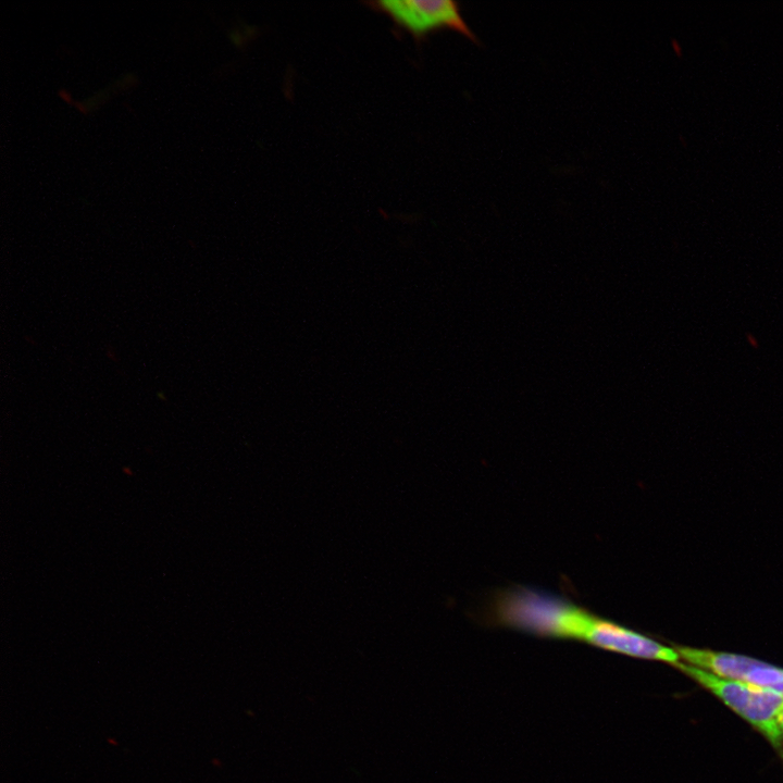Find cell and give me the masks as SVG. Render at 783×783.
Listing matches in <instances>:
<instances>
[{
	"mask_svg": "<svg viewBox=\"0 0 783 783\" xmlns=\"http://www.w3.org/2000/svg\"><path fill=\"white\" fill-rule=\"evenodd\" d=\"M484 618L489 624L535 636L584 642L597 614L564 597L514 586L494 594Z\"/></svg>",
	"mask_w": 783,
	"mask_h": 783,
	"instance_id": "6da1fadb",
	"label": "cell"
},
{
	"mask_svg": "<svg viewBox=\"0 0 783 783\" xmlns=\"http://www.w3.org/2000/svg\"><path fill=\"white\" fill-rule=\"evenodd\" d=\"M675 667L710 691L726 706L748 721L776 748L783 744V732L778 722L783 708V696L747 683L724 680L680 661Z\"/></svg>",
	"mask_w": 783,
	"mask_h": 783,
	"instance_id": "7a4b0ae2",
	"label": "cell"
},
{
	"mask_svg": "<svg viewBox=\"0 0 783 783\" xmlns=\"http://www.w3.org/2000/svg\"><path fill=\"white\" fill-rule=\"evenodd\" d=\"M366 7L388 16L417 42L430 33L448 28L460 33L474 44L480 39L461 14L460 4L452 0H372Z\"/></svg>",
	"mask_w": 783,
	"mask_h": 783,
	"instance_id": "3957f363",
	"label": "cell"
},
{
	"mask_svg": "<svg viewBox=\"0 0 783 783\" xmlns=\"http://www.w3.org/2000/svg\"><path fill=\"white\" fill-rule=\"evenodd\" d=\"M584 642L612 652L663 661L673 666L681 661L674 648L599 616Z\"/></svg>",
	"mask_w": 783,
	"mask_h": 783,
	"instance_id": "277c9868",
	"label": "cell"
},
{
	"mask_svg": "<svg viewBox=\"0 0 783 783\" xmlns=\"http://www.w3.org/2000/svg\"><path fill=\"white\" fill-rule=\"evenodd\" d=\"M680 659L685 663L711 673L718 678L737 682H746L749 672L760 660L731 652H719L709 649L687 646H674Z\"/></svg>",
	"mask_w": 783,
	"mask_h": 783,
	"instance_id": "5b68a950",
	"label": "cell"
},
{
	"mask_svg": "<svg viewBox=\"0 0 783 783\" xmlns=\"http://www.w3.org/2000/svg\"><path fill=\"white\" fill-rule=\"evenodd\" d=\"M778 722H779V726H780L781 731L783 732V708L779 713Z\"/></svg>",
	"mask_w": 783,
	"mask_h": 783,
	"instance_id": "8992f818",
	"label": "cell"
}]
</instances>
